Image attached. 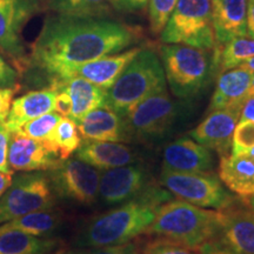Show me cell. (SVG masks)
<instances>
[{"instance_id":"cell-33","label":"cell","mask_w":254,"mask_h":254,"mask_svg":"<svg viewBox=\"0 0 254 254\" xmlns=\"http://www.w3.org/2000/svg\"><path fill=\"white\" fill-rule=\"evenodd\" d=\"M142 254H196V250L190 249L173 240L158 237L145 246Z\"/></svg>"},{"instance_id":"cell-27","label":"cell","mask_w":254,"mask_h":254,"mask_svg":"<svg viewBox=\"0 0 254 254\" xmlns=\"http://www.w3.org/2000/svg\"><path fill=\"white\" fill-rule=\"evenodd\" d=\"M213 60L217 74L238 67L254 56V37H237L222 45L213 47Z\"/></svg>"},{"instance_id":"cell-3","label":"cell","mask_w":254,"mask_h":254,"mask_svg":"<svg viewBox=\"0 0 254 254\" xmlns=\"http://www.w3.org/2000/svg\"><path fill=\"white\" fill-rule=\"evenodd\" d=\"M222 212L208 211L184 200H170L158 208L154 220L145 231L196 250L220 236Z\"/></svg>"},{"instance_id":"cell-18","label":"cell","mask_w":254,"mask_h":254,"mask_svg":"<svg viewBox=\"0 0 254 254\" xmlns=\"http://www.w3.org/2000/svg\"><path fill=\"white\" fill-rule=\"evenodd\" d=\"M247 6L249 0H211L215 45L247 36Z\"/></svg>"},{"instance_id":"cell-5","label":"cell","mask_w":254,"mask_h":254,"mask_svg":"<svg viewBox=\"0 0 254 254\" xmlns=\"http://www.w3.org/2000/svg\"><path fill=\"white\" fill-rule=\"evenodd\" d=\"M165 79L180 99H190L207 86L217 74L213 51L199 47L164 44L159 47Z\"/></svg>"},{"instance_id":"cell-20","label":"cell","mask_w":254,"mask_h":254,"mask_svg":"<svg viewBox=\"0 0 254 254\" xmlns=\"http://www.w3.org/2000/svg\"><path fill=\"white\" fill-rule=\"evenodd\" d=\"M140 50L141 47H133L125 52L101 57L99 59L85 63L73 69L67 78L80 77L107 91Z\"/></svg>"},{"instance_id":"cell-38","label":"cell","mask_w":254,"mask_h":254,"mask_svg":"<svg viewBox=\"0 0 254 254\" xmlns=\"http://www.w3.org/2000/svg\"><path fill=\"white\" fill-rule=\"evenodd\" d=\"M111 7L122 13H134L145 8L148 0H110Z\"/></svg>"},{"instance_id":"cell-30","label":"cell","mask_w":254,"mask_h":254,"mask_svg":"<svg viewBox=\"0 0 254 254\" xmlns=\"http://www.w3.org/2000/svg\"><path fill=\"white\" fill-rule=\"evenodd\" d=\"M60 119H62V117L53 111V112L46 113L26 123L14 133L34 139V140L40 141L41 144H46L50 140L51 135H52Z\"/></svg>"},{"instance_id":"cell-40","label":"cell","mask_w":254,"mask_h":254,"mask_svg":"<svg viewBox=\"0 0 254 254\" xmlns=\"http://www.w3.org/2000/svg\"><path fill=\"white\" fill-rule=\"evenodd\" d=\"M55 111L60 117H69L72 111V101L71 98L65 91H57L55 99Z\"/></svg>"},{"instance_id":"cell-8","label":"cell","mask_w":254,"mask_h":254,"mask_svg":"<svg viewBox=\"0 0 254 254\" xmlns=\"http://www.w3.org/2000/svg\"><path fill=\"white\" fill-rule=\"evenodd\" d=\"M179 114L180 105L171 99L167 90H163L136 104L124 119L131 139L154 141L172 129Z\"/></svg>"},{"instance_id":"cell-17","label":"cell","mask_w":254,"mask_h":254,"mask_svg":"<svg viewBox=\"0 0 254 254\" xmlns=\"http://www.w3.org/2000/svg\"><path fill=\"white\" fill-rule=\"evenodd\" d=\"M221 212V240L237 254H254L253 209L236 207L233 204Z\"/></svg>"},{"instance_id":"cell-28","label":"cell","mask_w":254,"mask_h":254,"mask_svg":"<svg viewBox=\"0 0 254 254\" xmlns=\"http://www.w3.org/2000/svg\"><path fill=\"white\" fill-rule=\"evenodd\" d=\"M80 144L81 136L79 134L77 124L71 118L62 117L50 140L43 145L59 159L65 160L77 152Z\"/></svg>"},{"instance_id":"cell-6","label":"cell","mask_w":254,"mask_h":254,"mask_svg":"<svg viewBox=\"0 0 254 254\" xmlns=\"http://www.w3.org/2000/svg\"><path fill=\"white\" fill-rule=\"evenodd\" d=\"M164 44L213 50L215 45L211 0H178L160 33Z\"/></svg>"},{"instance_id":"cell-42","label":"cell","mask_w":254,"mask_h":254,"mask_svg":"<svg viewBox=\"0 0 254 254\" xmlns=\"http://www.w3.org/2000/svg\"><path fill=\"white\" fill-rule=\"evenodd\" d=\"M247 36L254 37V0H249L247 6Z\"/></svg>"},{"instance_id":"cell-34","label":"cell","mask_w":254,"mask_h":254,"mask_svg":"<svg viewBox=\"0 0 254 254\" xmlns=\"http://www.w3.org/2000/svg\"><path fill=\"white\" fill-rule=\"evenodd\" d=\"M65 254H140V252L133 243H126L114 246L79 247V250L65 252Z\"/></svg>"},{"instance_id":"cell-35","label":"cell","mask_w":254,"mask_h":254,"mask_svg":"<svg viewBox=\"0 0 254 254\" xmlns=\"http://www.w3.org/2000/svg\"><path fill=\"white\" fill-rule=\"evenodd\" d=\"M19 72L5 59L4 55L0 53V88L19 86Z\"/></svg>"},{"instance_id":"cell-22","label":"cell","mask_w":254,"mask_h":254,"mask_svg":"<svg viewBox=\"0 0 254 254\" xmlns=\"http://www.w3.org/2000/svg\"><path fill=\"white\" fill-rule=\"evenodd\" d=\"M75 157L98 170L127 166L135 161V154L128 146L112 141L84 140L75 152Z\"/></svg>"},{"instance_id":"cell-45","label":"cell","mask_w":254,"mask_h":254,"mask_svg":"<svg viewBox=\"0 0 254 254\" xmlns=\"http://www.w3.org/2000/svg\"><path fill=\"white\" fill-rule=\"evenodd\" d=\"M246 200H249V201H247V204H249V207L252 208L254 211V194L251 195L250 198H247Z\"/></svg>"},{"instance_id":"cell-39","label":"cell","mask_w":254,"mask_h":254,"mask_svg":"<svg viewBox=\"0 0 254 254\" xmlns=\"http://www.w3.org/2000/svg\"><path fill=\"white\" fill-rule=\"evenodd\" d=\"M18 90L19 86L0 88V123H5L7 119L12 100Z\"/></svg>"},{"instance_id":"cell-37","label":"cell","mask_w":254,"mask_h":254,"mask_svg":"<svg viewBox=\"0 0 254 254\" xmlns=\"http://www.w3.org/2000/svg\"><path fill=\"white\" fill-rule=\"evenodd\" d=\"M196 254H237L228 247L220 237L206 241L196 249Z\"/></svg>"},{"instance_id":"cell-24","label":"cell","mask_w":254,"mask_h":254,"mask_svg":"<svg viewBox=\"0 0 254 254\" xmlns=\"http://www.w3.org/2000/svg\"><path fill=\"white\" fill-rule=\"evenodd\" d=\"M219 178L241 199L254 194V159L247 154L224 155L219 165Z\"/></svg>"},{"instance_id":"cell-32","label":"cell","mask_w":254,"mask_h":254,"mask_svg":"<svg viewBox=\"0 0 254 254\" xmlns=\"http://www.w3.org/2000/svg\"><path fill=\"white\" fill-rule=\"evenodd\" d=\"M254 146V123L239 120L232 138V155L246 154Z\"/></svg>"},{"instance_id":"cell-47","label":"cell","mask_w":254,"mask_h":254,"mask_svg":"<svg viewBox=\"0 0 254 254\" xmlns=\"http://www.w3.org/2000/svg\"><path fill=\"white\" fill-rule=\"evenodd\" d=\"M247 155H249V157H251V158H252V159H254V146H253V147L252 148H251V150L249 151V152H247V153H246Z\"/></svg>"},{"instance_id":"cell-36","label":"cell","mask_w":254,"mask_h":254,"mask_svg":"<svg viewBox=\"0 0 254 254\" xmlns=\"http://www.w3.org/2000/svg\"><path fill=\"white\" fill-rule=\"evenodd\" d=\"M11 138V132L6 128L4 123L0 124V171L5 173H12L7 163V152H8V142Z\"/></svg>"},{"instance_id":"cell-1","label":"cell","mask_w":254,"mask_h":254,"mask_svg":"<svg viewBox=\"0 0 254 254\" xmlns=\"http://www.w3.org/2000/svg\"><path fill=\"white\" fill-rule=\"evenodd\" d=\"M138 40L134 27L106 17L53 14L32 45L30 66L52 79L67 78L82 64L122 52Z\"/></svg>"},{"instance_id":"cell-23","label":"cell","mask_w":254,"mask_h":254,"mask_svg":"<svg viewBox=\"0 0 254 254\" xmlns=\"http://www.w3.org/2000/svg\"><path fill=\"white\" fill-rule=\"evenodd\" d=\"M50 87L56 91H65L68 94L72 101V111L68 118L75 123L105 103L106 91L80 77L52 79Z\"/></svg>"},{"instance_id":"cell-15","label":"cell","mask_w":254,"mask_h":254,"mask_svg":"<svg viewBox=\"0 0 254 254\" xmlns=\"http://www.w3.org/2000/svg\"><path fill=\"white\" fill-rule=\"evenodd\" d=\"M213 157L205 146L190 138H180L168 144L163 153V170L184 173H209Z\"/></svg>"},{"instance_id":"cell-9","label":"cell","mask_w":254,"mask_h":254,"mask_svg":"<svg viewBox=\"0 0 254 254\" xmlns=\"http://www.w3.org/2000/svg\"><path fill=\"white\" fill-rule=\"evenodd\" d=\"M160 185L184 201L219 211L236 204L221 182L209 173H184L161 170Z\"/></svg>"},{"instance_id":"cell-10","label":"cell","mask_w":254,"mask_h":254,"mask_svg":"<svg viewBox=\"0 0 254 254\" xmlns=\"http://www.w3.org/2000/svg\"><path fill=\"white\" fill-rule=\"evenodd\" d=\"M40 8V0H0V51L19 74L30 67L21 32Z\"/></svg>"},{"instance_id":"cell-41","label":"cell","mask_w":254,"mask_h":254,"mask_svg":"<svg viewBox=\"0 0 254 254\" xmlns=\"http://www.w3.org/2000/svg\"><path fill=\"white\" fill-rule=\"evenodd\" d=\"M239 120H249L254 123V95L247 97L240 111Z\"/></svg>"},{"instance_id":"cell-44","label":"cell","mask_w":254,"mask_h":254,"mask_svg":"<svg viewBox=\"0 0 254 254\" xmlns=\"http://www.w3.org/2000/svg\"><path fill=\"white\" fill-rule=\"evenodd\" d=\"M239 67L249 69V71L254 73V56L251 57L250 59L245 60V62H244V63H241L240 65H239Z\"/></svg>"},{"instance_id":"cell-29","label":"cell","mask_w":254,"mask_h":254,"mask_svg":"<svg viewBox=\"0 0 254 254\" xmlns=\"http://www.w3.org/2000/svg\"><path fill=\"white\" fill-rule=\"evenodd\" d=\"M56 14L75 17H106L111 12L110 0H47Z\"/></svg>"},{"instance_id":"cell-7","label":"cell","mask_w":254,"mask_h":254,"mask_svg":"<svg viewBox=\"0 0 254 254\" xmlns=\"http://www.w3.org/2000/svg\"><path fill=\"white\" fill-rule=\"evenodd\" d=\"M55 206L56 194L47 173L37 171L17 174L0 198V225Z\"/></svg>"},{"instance_id":"cell-25","label":"cell","mask_w":254,"mask_h":254,"mask_svg":"<svg viewBox=\"0 0 254 254\" xmlns=\"http://www.w3.org/2000/svg\"><path fill=\"white\" fill-rule=\"evenodd\" d=\"M59 241L0 226V254H52Z\"/></svg>"},{"instance_id":"cell-49","label":"cell","mask_w":254,"mask_h":254,"mask_svg":"<svg viewBox=\"0 0 254 254\" xmlns=\"http://www.w3.org/2000/svg\"><path fill=\"white\" fill-rule=\"evenodd\" d=\"M0 124H1V123H0Z\"/></svg>"},{"instance_id":"cell-21","label":"cell","mask_w":254,"mask_h":254,"mask_svg":"<svg viewBox=\"0 0 254 254\" xmlns=\"http://www.w3.org/2000/svg\"><path fill=\"white\" fill-rule=\"evenodd\" d=\"M57 91L49 87L44 90L30 91L12 100L7 119L4 123L11 133L17 132L21 126L31 120L53 112Z\"/></svg>"},{"instance_id":"cell-31","label":"cell","mask_w":254,"mask_h":254,"mask_svg":"<svg viewBox=\"0 0 254 254\" xmlns=\"http://www.w3.org/2000/svg\"><path fill=\"white\" fill-rule=\"evenodd\" d=\"M177 2L178 0H148V23L152 33H161Z\"/></svg>"},{"instance_id":"cell-4","label":"cell","mask_w":254,"mask_h":254,"mask_svg":"<svg viewBox=\"0 0 254 254\" xmlns=\"http://www.w3.org/2000/svg\"><path fill=\"white\" fill-rule=\"evenodd\" d=\"M163 90H166V79L161 60L153 50L141 47L106 91L104 104L125 117L136 104Z\"/></svg>"},{"instance_id":"cell-2","label":"cell","mask_w":254,"mask_h":254,"mask_svg":"<svg viewBox=\"0 0 254 254\" xmlns=\"http://www.w3.org/2000/svg\"><path fill=\"white\" fill-rule=\"evenodd\" d=\"M168 190L150 184L138 196L119 207L98 215L82 228L75 240L78 247L123 245L145 233L158 208L172 200Z\"/></svg>"},{"instance_id":"cell-11","label":"cell","mask_w":254,"mask_h":254,"mask_svg":"<svg viewBox=\"0 0 254 254\" xmlns=\"http://www.w3.org/2000/svg\"><path fill=\"white\" fill-rule=\"evenodd\" d=\"M53 192L60 198L91 205L99 195L100 171L79 159H65L47 171Z\"/></svg>"},{"instance_id":"cell-46","label":"cell","mask_w":254,"mask_h":254,"mask_svg":"<svg viewBox=\"0 0 254 254\" xmlns=\"http://www.w3.org/2000/svg\"><path fill=\"white\" fill-rule=\"evenodd\" d=\"M250 95H254V74H253V78H252V84H251V87H250L249 97H250Z\"/></svg>"},{"instance_id":"cell-48","label":"cell","mask_w":254,"mask_h":254,"mask_svg":"<svg viewBox=\"0 0 254 254\" xmlns=\"http://www.w3.org/2000/svg\"><path fill=\"white\" fill-rule=\"evenodd\" d=\"M55 254H65V251H58V252H56Z\"/></svg>"},{"instance_id":"cell-26","label":"cell","mask_w":254,"mask_h":254,"mask_svg":"<svg viewBox=\"0 0 254 254\" xmlns=\"http://www.w3.org/2000/svg\"><path fill=\"white\" fill-rule=\"evenodd\" d=\"M63 222V215L55 208L41 209L25 214L23 217L1 224L4 228L23 231L25 233L41 238H50Z\"/></svg>"},{"instance_id":"cell-43","label":"cell","mask_w":254,"mask_h":254,"mask_svg":"<svg viewBox=\"0 0 254 254\" xmlns=\"http://www.w3.org/2000/svg\"><path fill=\"white\" fill-rule=\"evenodd\" d=\"M12 178H13V172L5 173L0 171V198L4 194L5 190L8 189V186L11 185Z\"/></svg>"},{"instance_id":"cell-16","label":"cell","mask_w":254,"mask_h":254,"mask_svg":"<svg viewBox=\"0 0 254 254\" xmlns=\"http://www.w3.org/2000/svg\"><path fill=\"white\" fill-rule=\"evenodd\" d=\"M75 124L84 140L112 142L131 140L124 117L105 104L88 112Z\"/></svg>"},{"instance_id":"cell-12","label":"cell","mask_w":254,"mask_h":254,"mask_svg":"<svg viewBox=\"0 0 254 254\" xmlns=\"http://www.w3.org/2000/svg\"><path fill=\"white\" fill-rule=\"evenodd\" d=\"M150 184V176L142 165L111 168L100 173L98 196L105 205L124 204L138 196Z\"/></svg>"},{"instance_id":"cell-13","label":"cell","mask_w":254,"mask_h":254,"mask_svg":"<svg viewBox=\"0 0 254 254\" xmlns=\"http://www.w3.org/2000/svg\"><path fill=\"white\" fill-rule=\"evenodd\" d=\"M238 109L212 111L189 134L200 145L213 150L224 157L232 147L234 128L240 118Z\"/></svg>"},{"instance_id":"cell-14","label":"cell","mask_w":254,"mask_h":254,"mask_svg":"<svg viewBox=\"0 0 254 254\" xmlns=\"http://www.w3.org/2000/svg\"><path fill=\"white\" fill-rule=\"evenodd\" d=\"M59 159L40 141L18 133H11L8 142L7 163L12 171L19 172H47L60 163Z\"/></svg>"},{"instance_id":"cell-19","label":"cell","mask_w":254,"mask_h":254,"mask_svg":"<svg viewBox=\"0 0 254 254\" xmlns=\"http://www.w3.org/2000/svg\"><path fill=\"white\" fill-rule=\"evenodd\" d=\"M253 74L249 69L234 67L219 74L217 86L209 103V111L238 109L249 97Z\"/></svg>"}]
</instances>
